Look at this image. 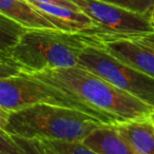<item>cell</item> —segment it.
<instances>
[{"label":"cell","instance_id":"obj_5","mask_svg":"<svg viewBox=\"0 0 154 154\" xmlns=\"http://www.w3.org/2000/svg\"><path fill=\"white\" fill-rule=\"evenodd\" d=\"M143 103L154 107V78L117 59L94 43L82 51L78 64Z\"/></svg>","mask_w":154,"mask_h":154},{"label":"cell","instance_id":"obj_10","mask_svg":"<svg viewBox=\"0 0 154 154\" xmlns=\"http://www.w3.org/2000/svg\"><path fill=\"white\" fill-rule=\"evenodd\" d=\"M133 154H154V124L149 116L115 124Z\"/></svg>","mask_w":154,"mask_h":154},{"label":"cell","instance_id":"obj_4","mask_svg":"<svg viewBox=\"0 0 154 154\" xmlns=\"http://www.w3.org/2000/svg\"><path fill=\"white\" fill-rule=\"evenodd\" d=\"M37 103H51L79 110L103 124H114L105 114L91 108L71 92L20 72L0 78V110L11 112Z\"/></svg>","mask_w":154,"mask_h":154},{"label":"cell","instance_id":"obj_12","mask_svg":"<svg viewBox=\"0 0 154 154\" xmlns=\"http://www.w3.org/2000/svg\"><path fill=\"white\" fill-rule=\"evenodd\" d=\"M82 143L93 154H133L115 124H100L85 137Z\"/></svg>","mask_w":154,"mask_h":154},{"label":"cell","instance_id":"obj_17","mask_svg":"<svg viewBox=\"0 0 154 154\" xmlns=\"http://www.w3.org/2000/svg\"><path fill=\"white\" fill-rule=\"evenodd\" d=\"M150 118H151V120L153 122V124H154V107H153V109H152L151 114H150Z\"/></svg>","mask_w":154,"mask_h":154},{"label":"cell","instance_id":"obj_9","mask_svg":"<svg viewBox=\"0 0 154 154\" xmlns=\"http://www.w3.org/2000/svg\"><path fill=\"white\" fill-rule=\"evenodd\" d=\"M11 135L17 147L18 154H93L82 141L26 138L14 134Z\"/></svg>","mask_w":154,"mask_h":154},{"label":"cell","instance_id":"obj_16","mask_svg":"<svg viewBox=\"0 0 154 154\" xmlns=\"http://www.w3.org/2000/svg\"><path fill=\"white\" fill-rule=\"evenodd\" d=\"M150 19H151L152 26H153V28H154V8L151 10V12H150Z\"/></svg>","mask_w":154,"mask_h":154},{"label":"cell","instance_id":"obj_7","mask_svg":"<svg viewBox=\"0 0 154 154\" xmlns=\"http://www.w3.org/2000/svg\"><path fill=\"white\" fill-rule=\"evenodd\" d=\"M87 35V34H86ZM117 59L154 78V31L131 35H87Z\"/></svg>","mask_w":154,"mask_h":154},{"label":"cell","instance_id":"obj_2","mask_svg":"<svg viewBox=\"0 0 154 154\" xmlns=\"http://www.w3.org/2000/svg\"><path fill=\"white\" fill-rule=\"evenodd\" d=\"M103 122L79 110L51 103H37L8 112L0 110V129L26 138L82 141Z\"/></svg>","mask_w":154,"mask_h":154},{"label":"cell","instance_id":"obj_13","mask_svg":"<svg viewBox=\"0 0 154 154\" xmlns=\"http://www.w3.org/2000/svg\"><path fill=\"white\" fill-rule=\"evenodd\" d=\"M26 31L19 23L0 14V56L11 53Z\"/></svg>","mask_w":154,"mask_h":154},{"label":"cell","instance_id":"obj_14","mask_svg":"<svg viewBox=\"0 0 154 154\" xmlns=\"http://www.w3.org/2000/svg\"><path fill=\"white\" fill-rule=\"evenodd\" d=\"M138 13H148L154 8V0H101Z\"/></svg>","mask_w":154,"mask_h":154},{"label":"cell","instance_id":"obj_11","mask_svg":"<svg viewBox=\"0 0 154 154\" xmlns=\"http://www.w3.org/2000/svg\"><path fill=\"white\" fill-rule=\"evenodd\" d=\"M0 14L26 30H58L57 26L28 0H0Z\"/></svg>","mask_w":154,"mask_h":154},{"label":"cell","instance_id":"obj_8","mask_svg":"<svg viewBox=\"0 0 154 154\" xmlns=\"http://www.w3.org/2000/svg\"><path fill=\"white\" fill-rule=\"evenodd\" d=\"M32 3L57 26L58 30L87 35L99 33L98 24L82 10H74L55 3Z\"/></svg>","mask_w":154,"mask_h":154},{"label":"cell","instance_id":"obj_6","mask_svg":"<svg viewBox=\"0 0 154 154\" xmlns=\"http://www.w3.org/2000/svg\"><path fill=\"white\" fill-rule=\"evenodd\" d=\"M99 28L96 34L131 35L154 31L150 13H138L101 0H71Z\"/></svg>","mask_w":154,"mask_h":154},{"label":"cell","instance_id":"obj_15","mask_svg":"<svg viewBox=\"0 0 154 154\" xmlns=\"http://www.w3.org/2000/svg\"><path fill=\"white\" fill-rule=\"evenodd\" d=\"M30 2H45V3H55V5H64V7L71 8L74 10H80L75 3H73L71 0H28Z\"/></svg>","mask_w":154,"mask_h":154},{"label":"cell","instance_id":"obj_1","mask_svg":"<svg viewBox=\"0 0 154 154\" xmlns=\"http://www.w3.org/2000/svg\"><path fill=\"white\" fill-rule=\"evenodd\" d=\"M28 74L71 92L91 108L110 117L114 124L149 116L153 109L152 106L80 66Z\"/></svg>","mask_w":154,"mask_h":154},{"label":"cell","instance_id":"obj_3","mask_svg":"<svg viewBox=\"0 0 154 154\" xmlns=\"http://www.w3.org/2000/svg\"><path fill=\"white\" fill-rule=\"evenodd\" d=\"M89 43L82 33L42 29L26 30L8 56L20 72L36 73L78 64L82 51Z\"/></svg>","mask_w":154,"mask_h":154}]
</instances>
